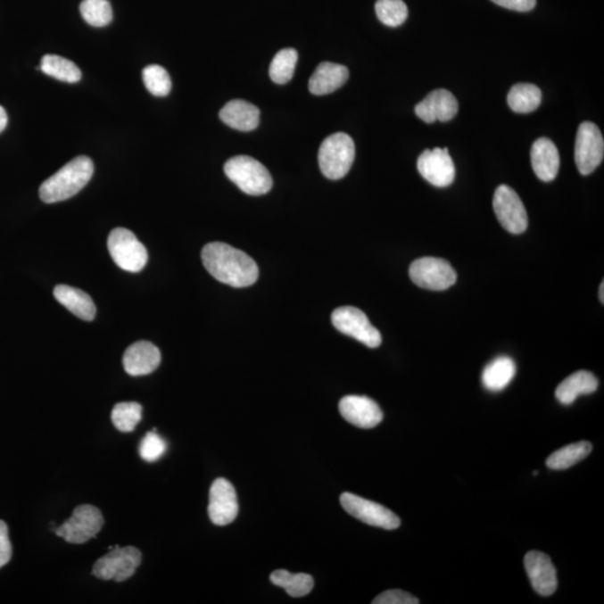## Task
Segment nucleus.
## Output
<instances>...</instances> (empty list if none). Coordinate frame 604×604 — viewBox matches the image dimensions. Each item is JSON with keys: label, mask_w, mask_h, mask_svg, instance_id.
<instances>
[{"label": "nucleus", "mask_w": 604, "mask_h": 604, "mask_svg": "<svg viewBox=\"0 0 604 604\" xmlns=\"http://www.w3.org/2000/svg\"><path fill=\"white\" fill-rule=\"evenodd\" d=\"M202 261L211 276L233 288H246L259 277V268L252 258L222 242L206 244L202 251Z\"/></svg>", "instance_id": "f257e3e1"}, {"label": "nucleus", "mask_w": 604, "mask_h": 604, "mask_svg": "<svg viewBox=\"0 0 604 604\" xmlns=\"http://www.w3.org/2000/svg\"><path fill=\"white\" fill-rule=\"evenodd\" d=\"M94 173V161L89 157L74 158L41 185L39 197L47 204L69 200L86 187Z\"/></svg>", "instance_id": "f03ea898"}, {"label": "nucleus", "mask_w": 604, "mask_h": 604, "mask_svg": "<svg viewBox=\"0 0 604 604\" xmlns=\"http://www.w3.org/2000/svg\"><path fill=\"white\" fill-rule=\"evenodd\" d=\"M224 171L228 179L248 195H264L272 188L271 174L252 157H233L225 164Z\"/></svg>", "instance_id": "7ed1b4c3"}, {"label": "nucleus", "mask_w": 604, "mask_h": 604, "mask_svg": "<svg viewBox=\"0 0 604 604\" xmlns=\"http://www.w3.org/2000/svg\"><path fill=\"white\" fill-rule=\"evenodd\" d=\"M354 160V141L343 132L327 137L320 145L319 161L325 178L333 180L345 178Z\"/></svg>", "instance_id": "20e7f679"}, {"label": "nucleus", "mask_w": 604, "mask_h": 604, "mask_svg": "<svg viewBox=\"0 0 604 604\" xmlns=\"http://www.w3.org/2000/svg\"><path fill=\"white\" fill-rule=\"evenodd\" d=\"M110 255L122 270L137 273L145 267L148 253L145 245L127 228H114L108 239Z\"/></svg>", "instance_id": "39448f33"}, {"label": "nucleus", "mask_w": 604, "mask_h": 604, "mask_svg": "<svg viewBox=\"0 0 604 604\" xmlns=\"http://www.w3.org/2000/svg\"><path fill=\"white\" fill-rule=\"evenodd\" d=\"M103 516L99 509L92 505H80L54 532L68 543L85 544L103 530Z\"/></svg>", "instance_id": "423d86ee"}, {"label": "nucleus", "mask_w": 604, "mask_h": 604, "mask_svg": "<svg viewBox=\"0 0 604 604\" xmlns=\"http://www.w3.org/2000/svg\"><path fill=\"white\" fill-rule=\"evenodd\" d=\"M141 563V552L134 546L110 548V552L94 564L92 575L101 580L123 582L135 575Z\"/></svg>", "instance_id": "0eeeda50"}, {"label": "nucleus", "mask_w": 604, "mask_h": 604, "mask_svg": "<svg viewBox=\"0 0 604 604\" xmlns=\"http://www.w3.org/2000/svg\"><path fill=\"white\" fill-rule=\"evenodd\" d=\"M410 277L420 288L443 291L456 284L457 272L448 261L426 257L416 260L410 267Z\"/></svg>", "instance_id": "6e6552de"}, {"label": "nucleus", "mask_w": 604, "mask_h": 604, "mask_svg": "<svg viewBox=\"0 0 604 604\" xmlns=\"http://www.w3.org/2000/svg\"><path fill=\"white\" fill-rule=\"evenodd\" d=\"M334 327L369 348L382 343L380 332L369 323L368 316L355 307H341L333 312Z\"/></svg>", "instance_id": "1a4fd4ad"}, {"label": "nucleus", "mask_w": 604, "mask_h": 604, "mask_svg": "<svg viewBox=\"0 0 604 604\" xmlns=\"http://www.w3.org/2000/svg\"><path fill=\"white\" fill-rule=\"evenodd\" d=\"M492 206L498 220L506 231L511 235H522L527 230L526 209L513 188L501 185L493 195Z\"/></svg>", "instance_id": "9d476101"}, {"label": "nucleus", "mask_w": 604, "mask_h": 604, "mask_svg": "<svg viewBox=\"0 0 604 604\" xmlns=\"http://www.w3.org/2000/svg\"><path fill=\"white\" fill-rule=\"evenodd\" d=\"M343 509L360 519V522L370 526L385 528V530H396L401 525V520L393 511L385 509L377 502L370 501L354 495L351 492H343L341 496Z\"/></svg>", "instance_id": "9b49d317"}, {"label": "nucleus", "mask_w": 604, "mask_h": 604, "mask_svg": "<svg viewBox=\"0 0 604 604\" xmlns=\"http://www.w3.org/2000/svg\"><path fill=\"white\" fill-rule=\"evenodd\" d=\"M604 140L601 131L592 122L581 123L575 140V164L582 175H590L601 164Z\"/></svg>", "instance_id": "f8f14e48"}, {"label": "nucleus", "mask_w": 604, "mask_h": 604, "mask_svg": "<svg viewBox=\"0 0 604 604\" xmlns=\"http://www.w3.org/2000/svg\"><path fill=\"white\" fill-rule=\"evenodd\" d=\"M418 170L436 187H448L456 178V167L448 148L426 149L418 157Z\"/></svg>", "instance_id": "ddd939ff"}, {"label": "nucleus", "mask_w": 604, "mask_h": 604, "mask_svg": "<svg viewBox=\"0 0 604 604\" xmlns=\"http://www.w3.org/2000/svg\"><path fill=\"white\" fill-rule=\"evenodd\" d=\"M237 514H239V502H237L235 487L227 479H216L210 489L211 522L218 526H225V525L235 522Z\"/></svg>", "instance_id": "4468645a"}, {"label": "nucleus", "mask_w": 604, "mask_h": 604, "mask_svg": "<svg viewBox=\"0 0 604 604\" xmlns=\"http://www.w3.org/2000/svg\"><path fill=\"white\" fill-rule=\"evenodd\" d=\"M339 412L347 422L360 429H372L383 420L381 408L368 396H345L339 402Z\"/></svg>", "instance_id": "2eb2a0df"}, {"label": "nucleus", "mask_w": 604, "mask_h": 604, "mask_svg": "<svg viewBox=\"0 0 604 604\" xmlns=\"http://www.w3.org/2000/svg\"><path fill=\"white\" fill-rule=\"evenodd\" d=\"M524 566L535 592L550 597L557 591V570L549 555L532 550L525 557Z\"/></svg>", "instance_id": "dca6fc26"}, {"label": "nucleus", "mask_w": 604, "mask_h": 604, "mask_svg": "<svg viewBox=\"0 0 604 604\" xmlns=\"http://www.w3.org/2000/svg\"><path fill=\"white\" fill-rule=\"evenodd\" d=\"M458 110L456 96L448 90L439 89L430 92L417 104L416 114L426 123L447 122L457 116Z\"/></svg>", "instance_id": "f3484780"}, {"label": "nucleus", "mask_w": 604, "mask_h": 604, "mask_svg": "<svg viewBox=\"0 0 604 604\" xmlns=\"http://www.w3.org/2000/svg\"><path fill=\"white\" fill-rule=\"evenodd\" d=\"M161 361V351L149 342H137L127 348L123 355V368L131 376L153 373Z\"/></svg>", "instance_id": "a211bd4d"}, {"label": "nucleus", "mask_w": 604, "mask_h": 604, "mask_svg": "<svg viewBox=\"0 0 604 604\" xmlns=\"http://www.w3.org/2000/svg\"><path fill=\"white\" fill-rule=\"evenodd\" d=\"M533 170L543 182H552L559 170V153L557 145L549 138L537 139L531 150Z\"/></svg>", "instance_id": "6ab92c4d"}, {"label": "nucleus", "mask_w": 604, "mask_h": 604, "mask_svg": "<svg viewBox=\"0 0 604 604\" xmlns=\"http://www.w3.org/2000/svg\"><path fill=\"white\" fill-rule=\"evenodd\" d=\"M350 72L346 66L323 62L311 75L310 80V91L315 95L332 94L342 87L348 80Z\"/></svg>", "instance_id": "aec40b11"}, {"label": "nucleus", "mask_w": 604, "mask_h": 604, "mask_svg": "<svg viewBox=\"0 0 604 604\" xmlns=\"http://www.w3.org/2000/svg\"><path fill=\"white\" fill-rule=\"evenodd\" d=\"M219 118L233 129L252 131L259 126L260 110L248 101L232 100L220 110Z\"/></svg>", "instance_id": "412c9836"}, {"label": "nucleus", "mask_w": 604, "mask_h": 604, "mask_svg": "<svg viewBox=\"0 0 604 604\" xmlns=\"http://www.w3.org/2000/svg\"><path fill=\"white\" fill-rule=\"evenodd\" d=\"M54 297L66 310L82 320L95 319L96 308L89 294L73 286L59 285L55 286Z\"/></svg>", "instance_id": "4be33fe9"}, {"label": "nucleus", "mask_w": 604, "mask_h": 604, "mask_svg": "<svg viewBox=\"0 0 604 604\" xmlns=\"http://www.w3.org/2000/svg\"><path fill=\"white\" fill-rule=\"evenodd\" d=\"M599 386L597 377L586 370H579L570 375L558 386L555 395L559 403L570 405L580 395L594 393Z\"/></svg>", "instance_id": "5701e85b"}, {"label": "nucleus", "mask_w": 604, "mask_h": 604, "mask_svg": "<svg viewBox=\"0 0 604 604\" xmlns=\"http://www.w3.org/2000/svg\"><path fill=\"white\" fill-rule=\"evenodd\" d=\"M516 374V365L510 357L501 356L484 368L483 385L488 391L500 392L509 385Z\"/></svg>", "instance_id": "b1692460"}, {"label": "nucleus", "mask_w": 604, "mask_h": 604, "mask_svg": "<svg viewBox=\"0 0 604 604\" xmlns=\"http://www.w3.org/2000/svg\"><path fill=\"white\" fill-rule=\"evenodd\" d=\"M507 103L514 112L531 113L541 105L542 91L531 83H517L511 87Z\"/></svg>", "instance_id": "393cba45"}, {"label": "nucleus", "mask_w": 604, "mask_h": 604, "mask_svg": "<svg viewBox=\"0 0 604 604\" xmlns=\"http://www.w3.org/2000/svg\"><path fill=\"white\" fill-rule=\"evenodd\" d=\"M592 451V444L588 441L572 443L558 449L548 458L546 465L553 470H564L579 464Z\"/></svg>", "instance_id": "a878e982"}, {"label": "nucleus", "mask_w": 604, "mask_h": 604, "mask_svg": "<svg viewBox=\"0 0 604 604\" xmlns=\"http://www.w3.org/2000/svg\"><path fill=\"white\" fill-rule=\"evenodd\" d=\"M39 69L43 73L62 82L78 83L82 78L81 70L77 64L59 55H44Z\"/></svg>", "instance_id": "bb28decb"}, {"label": "nucleus", "mask_w": 604, "mask_h": 604, "mask_svg": "<svg viewBox=\"0 0 604 604\" xmlns=\"http://www.w3.org/2000/svg\"><path fill=\"white\" fill-rule=\"evenodd\" d=\"M270 580L273 584L284 588L286 593L294 598L305 597L314 589V579L305 573L293 575L285 570H277L271 573Z\"/></svg>", "instance_id": "cd10ccee"}, {"label": "nucleus", "mask_w": 604, "mask_h": 604, "mask_svg": "<svg viewBox=\"0 0 604 604\" xmlns=\"http://www.w3.org/2000/svg\"><path fill=\"white\" fill-rule=\"evenodd\" d=\"M298 61V52L294 48H284L272 60L270 70L271 80L277 85H285L294 77L295 64Z\"/></svg>", "instance_id": "c85d7f7f"}, {"label": "nucleus", "mask_w": 604, "mask_h": 604, "mask_svg": "<svg viewBox=\"0 0 604 604\" xmlns=\"http://www.w3.org/2000/svg\"><path fill=\"white\" fill-rule=\"evenodd\" d=\"M80 12L83 20L94 28H104L113 19L112 7L108 0H83Z\"/></svg>", "instance_id": "c756f323"}, {"label": "nucleus", "mask_w": 604, "mask_h": 604, "mask_svg": "<svg viewBox=\"0 0 604 604\" xmlns=\"http://www.w3.org/2000/svg\"><path fill=\"white\" fill-rule=\"evenodd\" d=\"M143 407L137 402H121L114 405L112 412L113 426L121 432H132L141 421Z\"/></svg>", "instance_id": "7c9ffc66"}, {"label": "nucleus", "mask_w": 604, "mask_h": 604, "mask_svg": "<svg viewBox=\"0 0 604 604\" xmlns=\"http://www.w3.org/2000/svg\"><path fill=\"white\" fill-rule=\"evenodd\" d=\"M375 11L378 20L390 28H398L408 19L409 11L403 0H377Z\"/></svg>", "instance_id": "2f4dec72"}, {"label": "nucleus", "mask_w": 604, "mask_h": 604, "mask_svg": "<svg viewBox=\"0 0 604 604\" xmlns=\"http://www.w3.org/2000/svg\"><path fill=\"white\" fill-rule=\"evenodd\" d=\"M143 80L145 89L156 96H166L171 90V80L169 72L161 65H148L143 70Z\"/></svg>", "instance_id": "473e14b6"}, {"label": "nucleus", "mask_w": 604, "mask_h": 604, "mask_svg": "<svg viewBox=\"0 0 604 604\" xmlns=\"http://www.w3.org/2000/svg\"><path fill=\"white\" fill-rule=\"evenodd\" d=\"M167 443L161 435L156 434V429L148 432L145 438L141 440L139 445L140 457L145 461L155 462L165 455Z\"/></svg>", "instance_id": "72a5a7b5"}, {"label": "nucleus", "mask_w": 604, "mask_h": 604, "mask_svg": "<svg viewBox=\"0 0 604 604\" xmlns=\"http://www.w3.org/2000/svg\"><path fill=\"white\" fill-rule=\"evenodd\" d=\"M373 604H418L420 603L413 595L402 590L385 591L373 600Z\"/></svg>", "instance_id": "f704fd0d"}, {"label": "nucleus", "mask_w": 604, "mask_h": 604, "mask_svg": "<svg viewBox=\"0 0 604 604\" xmlns=\"http://www.w3.org/2000/svg\"><path fill=\"white\" fill-rule=\"evenodd\" d=\"M12 555V549L10 536H8V526L5 522L0 520V568L11 561Z\"/></svg>", "instance_id": "c9c22d12"}, {"label": "nucleus", "mask_w": 604, "mask_h": 604, "mask_svg": "<svg viewBox=\"0 0 604 604\" xmlns=\"http://www.w3.org/2000/svg\"><path fill=\"white\" fill-rule=\"evenodd\" d=\"M492 2L516 12H530L536 5V0H492Z\"/></svg>", "instance_id": "e433bc0d"}, {"label": "nucleus", "mask_w": 604, "mask_h": 604, "mask_svg": "<svg viewBox=\"0 0 604 604\" xmlns=\"http://www.w3.org/2000/svg\"><path fill=\"white\" fill-rule=\"evenodd\" d=\"M8 123L6 110L0 105V132L5 130Z\"/></svg>", "instance_id": "4c0bfd02"}, {"label": "nucleus", "mask_w": 604, "mask_h": 604, "mask_svg": "<svg viewBox=\"0 0 604 604\" xmlns=\"http://www.w3.org/2000/svg\"><path fill=\"white\" fill-rule=\"evenodd\" d=\"M599 298L601 300V302L603 303L604 302V282H601V285H600V290H599Z\"/></svg>", "instance_id": "58836bf2"}]
</instances>
